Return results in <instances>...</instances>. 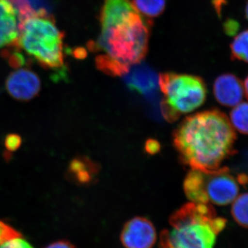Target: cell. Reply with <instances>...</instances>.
<instances>
[{"instance_id": "obj_1", "label": "cell", "mask_w": 248, "mask_h": 248, "mask_svg": "<svg viewBox=\"0 0 248 248\" xmlns=\"http://www.w3.org/2000/svg\"><path fill=\"white\" fill-rule=\"evenodd\" d=\"M236 140L229 119L216 109L186 117L173 133L183 164L207 174L223 169L222 163L234 154Z\"/></svg>"}, {"instance_id": "obj_2", "label": "cell", "mask_w": 248, "mask_h": 248, "mask_svg": "<svg viewBox=\"0 0 248 248\" xmlns=\"http://www.w3.org/2000/svg\"><path fill=\"white\" fill-rule=\"evenodd\" d=\"M101 30L91 51L104 55L126 66L141 62L148 53L152 20L143 17L130 0H104L99 15Z\"/></svg>"}, {"instance_id": "obj_3", "label": "cell", "mask_w": 248, "mask_h": 248, "mask_svg": "<svg viewBox=\"0 0 248 248\" xmlns=\"http://www.w3.org/2000/svg\"><path fill=\"white\" fill-rule=\"evenodd\" d=\"M170 231L161 232L170 248H213L226 220L216 217L209 203H186L170 218Z\"/></svg>"}, {"instance_id": "obj_4", "label": "cell", "mask_w": 248, "mask_h": 248, "mask_svg": "<svg viewBox=\"0 0 248 248\" xmlns=\"http://www.w3.org/2000/svg\"><path fill=\"white\" fill-rule=\"evenodd\" d=\"M63 37L50 13L36 11L21 22L18 47L45 69H60L64 65Z\"/></svg>"}, {"instance_id": "obj_5", "label": "cell", "mask_w": 248, "mask_h": 248, "mask_svg": "<svg viewBox=\"0 0 248 248\" xmlns=\"http://www.w3.org/2000/svg\"><path fill=\"white\" fill-rule=\"evenodd\" d=\"M159 84L164 94L161 113L169 122H175L182 114L195 110L206 97V86L200 77L164 73L159 75Z\"/></svg>"}, {"instance_id": "obj_6", "label": "cell", "mask_w": 248, "mask_h": 248, "mask_svg": "<svg viewBox=\"0 0 248 248\" xmlns=\"http://www.w3.org/2000/svg\"><path fill=\"white\" fill-rule=\"evenodd\" d=\"M229 170L223 167L219 172L206 174L205 192L209 202L218 205L232 203L239 194V186L232 176L228 174Z\"/></svg>"}, {"instance_id": "obj_7", "label": "cell", "mask_w": 248, "mask_h": 248, "mask_svg": "<svg viewBox=\"0 0 248 248\" xmlns=\"http://www.w3.org/2000/svg\"><path fill=\"white\" fill-rule=\"evenodd\" d=\"M120 237L125 248H152L156 241V230L151 221L137 217L125 223Z\"/></svg>"}, {"instance_id": "obj_8", "label": "cell", "mask_w": 248, "mask_h": 248, "mask_svg": "<svg viewBox=\"0 0 248 248\" xmlns=\"http://www.w3.org/2000/svg\"><path fill=\"white\" fill-rule=\"evenodd\" d=\"M6 89L15 99L28 102L38 95L41 81L33 71L23 68L13 72L6 80Z\"/></svg>"}, {"instance_id": "obj_9", "label": "cell", "mask_w": 248, "mask_h": 248, "mask_svg": "<svg viewBox=\"0 0 248 248\" xmlns=\"http://www.w3.org/2000/svg\"><path fill=\"white\" fill-rule=\"evenodd\" d=\"M20 23V13L14 0H0V48H19Z\"/></svg>"}, {"instance_id": "obj_10", "label": "cell", "mask_w": 248, "mask_h": 248, "mask_svg": "<svg viewBox=\"0 0 248 248\" xmlns=\"http://www.w3.org/2000/svg\"><path fill=\"white\" fill-rule=\"evenodd\" d=\"M214 94L221 105L234 107L239 104L244 95L242 81L232 74H223L217 78L214 84Z\"/></svg>"}, {"instance_id": "obj_11", "label": "cell", "mask_w": 248, "mask_h": 248, "mask_svg": "<svg viewBox=\"0 0 248 248\" xmlns=\"http://www.w3.org/2000/svg\"><path fill=\"white\" fill-rule=\"evenodd\" d=\"M133 66L124 76L129 89L147 95L154 94L159 83V78L156 73L151 67L141 62Z\"/></svg>"}, {"instance_id": "obj_12", "label": "cell", "mask_w": 248, "mask_h": 248, "mask_svg": "<svg viewBox=\"0 0 248 248\" xmlns=\"http://www.w3.org/2000/svg\"><path fill=\"white\" fill-rule=\"evenodd\" d=\"M99 172V166L86 156H77L68 166L67 177L79 184L93 182Z\"/></svg>"}, {"instance_id": "obj_13", "label": "cell", "mask_w": 248, "mask_h": 248, "mask_svg": "<svg viewBox=\"0 0 248 248\" xmlns=\"http://www.w3.org/2000/svg\"><path fill=\"white\" fill-rule=\"evenodd\" d=\"M206 174L201 171L192 170L187 174L184 183V192L186 197L195 203H209L208 196L205 192Z\"/></svg>"}, {"instance_id": "obj_14", "label": "cell", "mask_w": 248, "mask_h": 248, "mask_svg": "<svg viewBox=\"0 0 248 248\" xmlns=\"http://www.w3.org/2000/svg\"><path fill=\"white\" fill-rule=\"evenodd\" d=\"M95 64L98 70L112 77L124 76L131 68V66L124 65L104 54L96 58Z\"/></svg>"}, {"instance_id": "obj_15", "label": "cell", "mask_w": 248, "mask_h": 248, "mask_svg": "<svg viewBox=\"0 0 248 248\" xmlns=\"http://www.w3.org/2000/svg\"><path fill=\"white\" fill-rule=\"evenodd\" d=\"M166 0H133L132 1L135 9L148 19L159 17L162 14L166 9Z\"/></svg>"}, {"instance_id": "obj_16", "label": "cell", "mask_w": 248, "mask_h": 248, "mask_svg": "<svg viewBox=\"0 0 248 248\" xmlns=\"http://www.w3.org/2000/svg\"><path fill=\"white\" fill-rule=\"evenodd\" d=\"M233 128L239 133L248 134V102L240 103L231 112Z\"/></svg>"}, {"instance_id": "obj_17", "label": "cell", "mask_w": 248, "mask_h": 248, "mask_svg": "<svg viewBox=\"0 0 248 248\" xmlns=\"http://www.w3.org/2000/svg\"><path fill=\"white\" fill-rule=\"evenodd\" d=\"M232 206V215L240 226L248 228V193L235 199Z\"/></svg>"}, {"instance_id": "obj_18", "label": "cell", "mask_w": 248, "mask_h": 248, "mask_svg": "<svg viewBox=\"0 0 248 248\" xmlns=\"http://www.w3.org/2000/svg\"><path fill=\"white\" fill-rule=\"evenodd\" d=\"M231 59L248 63V30L243 31L232 42Z\"/></svg>"}, {"instance_id": "obj_19", "label": "cell", "mask_w": 248, "mask_h": 248, "mask_svg": "<svg viewBox=\"0 0 248 248\" xmlns=\"http://www.w3.org/2000/svg\"><path fill=\"white\" fill-rule=\"evenodd\" d=\"M20 50L18 48H7L1 53V56L6 59L10 66L15 69H19L27 63V60L21 53Z\"/></svg>"}, {"instance_id": "obj_20", "label": "cell", "mask_w": 248, "mask_h": 248, "mask_svg": "<svg viewBox=\"0 0 248 248\" xmlns=\"http://www.w3.org/2000/svg\"><path fill=\"white\" fill-rule=\"evenodd\" d=\"M22 236V234L16 228L0 220V246L11 240Z\"/></svg>"}, {"instance_id": "obj_21", "label": "cell", "mask_w": 248, "mask_h": 248, "mask_svg": "<svg viewBox=\"0 0 248 248\" xmlns=\"http://www.w3.org/2000/svg\"><path fill=\"white\" fill-rule=\"evenodd\" d=\"M22 144V138L20 135L16 133H11L6 135L4 140V146L8 152L13 153L17 151Z\"/></svg>"}, {"instance_id": "obj_22", "label": "cell", "mask_w": 248, "mask_h": 248, "mask_svg": "<svg viewBox=\"0 0 248 248\" xmlns=\"http://www.w3.org/2000/svg\"><path fill=\"white\" fill-rule=\"evenodd\" d=\"M0 248H34L22 237L16 238L0 246Z\"/></svg>"}, {"instance_id": "obj_23", "label": "cell", "mask_w": 248, "mask_h": 248, "mask_svg": "<svg viewBox=\"0 0 248 248\" xmlns=\"http://www.w3.org/2000/svg\"><path fill=\"white\" fill-rule=\"evenodd\" d=\"M28 2L36 11H46L50 13L52 9L50 0H27Z\"/></svg>"}, {"instance_id": "obj_24", "label": "cell", "mask_w": 248, "mask_h": 248, "mask_svg": "<svg viewBox=\"0 0 248 248\" xmlns=\"http://www.w3.org/2000/svg\"><path fill=\"white\" fill-rule=\"evenodd\" d=\"M161 149V145L159 142L153 139H150L146 142L145 145V150L148 154L155 155L159 153Z\"/></svg>"}, {"instance_id": "obj_25", "label": "cell", "mask_w": 248, "mask_h": 248, "mask_svg": "<svg viewBox=\"0 0 248 248\" xmlns=\"http://www.w3.org/2000/svg\"><path fill=\"white\" fill-rule=\"evenodd\" d=\"M238 23L234 20L227 21L226 24H224L225 32L229 35H233L236 33L238 31Z\"/></svg>"}, {"instance_id": "obj_26", "label": "cell", "mask_w": 248, "mask_h": 248, "mask_svg": "<svg viewBox=\"0 0 248 248\" xmlns=\"http://www.w3.org/2000/svg\"><path fill=\"white\" fill-rule=\"evenodd\" d=\"M45 248H76V247L66 240H60V241L52 243Z\"/></svg>"}, {"instance_id": "obj_27", "label": "cell", "mask_w": 248, "mask_h": 248, "mask_svg": "<svg viewBox=\"0 0 248 248\" xmlns=\"http://www.w3.org/2000/svg\"><path fill=\"white\" fill-rule=\"evenodd\" d=\"M73 55L75 58L78 59V60H83V59L86 58L87 53H86V50L84 48H78L73 50Z\"/></svg>"}, {"instance_id": "obj_28", "label": "cell", "mask_w": 248, "mask_h": 248, "mask_svg": "<svg viewBox=\"0 0 248 248\" xmlns=\"http://www.w3.org/2000/svg\"><path fill=\"white\" fill-rule=\"evenodd\" d=\"M237 180L240 184L245 185V184H248V176L247 174H239L237 177Z\"/></svg>"}, {"instance_id": "obj_29", "label": "cell", "mask_w": 248, "mask_h": 248, "mask_svg": "<svg viewBox=\"0 0 248 248\" xmlns=\"http://www.w3.org/2000/svg\"><path fill=\"white\" fill-rule=\"evenodd\" d=\"M160 248H170L169 247V245H168L166 241H165L164 238L161 237V240H160Z\"/></svg>"}, {"instance_id": "obj_30", "label": "cell", "mask_w": 248, "mask_h": 248, "mask_svg": "<svg viewBox=\"0 0 248 248\" xmlns=\"http://www.w3.org/2000/svg\"><path fill=\"white\" fill-rule=\"evenodd\" d=\"M244 93L246 94V97L248 99V78H246V79L245 80L244 85Z\"/></svg>"}, {"instance_id": "obj_31", "label": "cell", "mask_w": 248, "mask_h": 248, "mask_svg": "<svg viewBox=\"0 0 248 248\" xmlns=\"http://www.w3.org/2000/svg\"><path fill=\"white\" fill-rule=\"evenodd\" d=\"M246 18H247V19L248 20V1L247 2V4H246Z\"/></svg>"}]
</instances>
